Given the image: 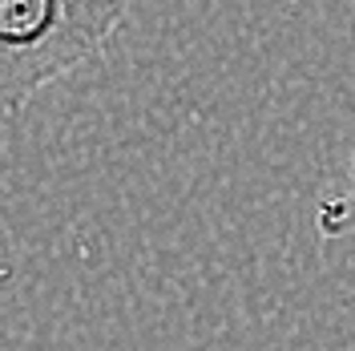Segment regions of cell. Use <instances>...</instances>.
<instances>
[{
    "mask_svg": "<svg viewBox=\"0 0 355 351\" xmlns=\"http://www.w3.org/2000/svg\"><path fill=\"white\" fill-rule=\"evenodd\" d=\"M133 0H0V117L105 53Z\"/></svg>",
    "mask_w": 355,
    "mask_h": 351,
    "instance_id": "1",
    "label": "cell"
},
{
    "mask_svg": "<svg viewBox=\"0 0 355 351\" xmlns=\"http://www.w3.org/2000/svg\"><path fill=\"white\" fill-rule=\"evenodd\" d=\"M315 226H319L323 239H355V162H352V186L327 198V202H319Z\"/></svg>",
    "mask_w": 355,
    "mask_h": 351,
    "instance_id": "2",
    "label": "cell"
}]
</instances>
